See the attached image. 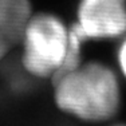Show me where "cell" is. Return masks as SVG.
I'll list each match as a JSON object with an SVG mask.
<instances>
[{
	"label": "cell",
	"mask_w": 126,
	"mask_h": 126,
	"mask_svg": "<svg viewBox=\"0 0 126 126\" xmlns=\"http://www.w3.org/2000/svg\"><path fill=\"white\" fill-rule=\"evenodd\" d=\"M20 43L24 70L32 77L52 79L67 55L68 27L55 15H32Z\"/></svg>",
	"instance_id": "7a4b0ae2"
},
{
	"label": "cell",
	"mask_w": 126,
	"mask_h": 126,
	"mask_svg": "<svg viewBox=\"0 0 126 126\" xmlns=\"http://www.w3.org/2000/svg\"><path fill=\"white\" fill-rule=\"evenodd\" d=\"M115 126H125V125H115Z\"/></svg>",
	"instance_id": "52a82bcc"
},
{
	"label": "cell",
	"mask_w": 126,
	"mask_h": 126,
	"mask_svg": "<svg viewBox=\"0 0 126 126\" xmlns=\"http://www.w3.org/2000/svg\"><path fill=\"white\" fill-rule=\"evenodd\" d=\"M56 106L86 122H103L118 111L121 93L115 73L99 62L80 63L52 80Z\"/></svg>",
	"instance_id": "6da1fadb"
},
{
	"label": "cell",
	"mask_w": 126,
	"mask_h": 126,
	"mask_svg": "<svg viewBox=\"0 0 126 126\" xmlns=\"http://www.w3.org/2000/svg\"><path fill=\"white\" fill-rule=\"evenodd\" d=\"M118 64L122 74L126 77V39L121 43V46L118 48Z\"/></svg>",
	"instance_id": "5b68a950"
},
{
	"label": "cell",
	"mask_w": 126,
	"mask_h": 126,
	"mask_svg": "<svg viewBox=\"0 0 126 126\" xmlns=\"http://www.w3.org/2000/svg\"><path fill=\"white\" fill-rule=\"evenodd\" d=\"M73 27L85 42L122 36L126 32V0H80Z\"/></svg>",
	"instance_id": "3957f363"
},
{
	"label": "cell",
	"mask_w": 126,
	"mask_h": 126,
	"mask_svg": "<svg viewBox=\"0 0 126 126\" xmlns=\"http://www.w3.org/2000/svg\"><path fill=\"white\" fill-rule=\"evenodd\" d=\"M10 50H11V46L7 43L5 39L0 35V61L4 59V56L8 54V51H10Z\"/></svg>",
	"instance_id": "8992f818"
},
{
	"label": "cell",
	"mask_w": 126,
	"mask_h": 126,
	"mask_svg": "<svg viewBox=\"0 0 126 126\" xmlns=\"http://www.w3.org/2000/svg\"><path fill=\"white\" fill-rule=\"evenodd\" d=\"M32 15L30 0H0V35L11 48L20 44Z\"/></svg>",
	"instance_id": "277c9868"
}]
</instances>
